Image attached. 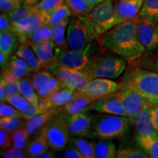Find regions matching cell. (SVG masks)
Here are the masks:
<instances>
[{
	"instance_id": "6da1fadb",
	"label": "cell",
	"mask_w": 158,
	"mask_h": 158,
	"mask_svg": "<svg viewBox=\"0 0 158 158\" xmlns=\"http://www.w3.org/2000/svg\"><path fill=\"white\" fill-rule=\"evenodd\" d=\"M139 18L118 23L97 39L100 49L107 51L133 64L142 58L145 49L138 36Z\"/></svg>"
},
{
	"instance_id": "7a4b0ae2",
	"label": "cell",
	"mask_w": 158,
	"mask_h": 158,
	"mask_svg": "<svg viewBox=\"0 0 158 158\" xmlns=\"http://www.w3.org/2000/svg\"><path fill=\"white\" fill-rule=\"evenodd\" d=\"M126 61L118 55L100 50L90 59L84 69L91 79H114L121 76L126 68Z\"/></svg>"
},
{
	"instance_id": "3957f363",
	"label": "cell",
	"mask_w": 158,
	"mask_h": 158,
	"mask_svg": "<svg viewBox=\"0 0 158 158\" xmlns=\"http://www.w3.org/2000/svg\"><path fill=\"white\" fill-rule=\"evenodd\" d=\"M82 19L96 40L122 22L116 13L114 0H107L94 6Z\"/></svg>"
},
{
	"instance_id": "277c9868",
	"label": "cell",
	"mask_w": 158,
	"mask_h": 158,
	"mask_svg": "<svg viewBox=\"0 0 158 158\" xmlns=\"http://www.w3.org/2000/svg\"><path fill=\"white\" fill-rule=\"evenodd\" d=\"M133 120L127 116L99 114L93 116L92 137L102 140L121 137L129 131Z\"/></svg>"
},
{
	"instance_id": "5b68a950",
	"label": "cell",
	"mask_w": 158,
	"mask_h": 158,
	"mask_svg": "<svg viewBox=\"0 0 158 158\" xmlns=\"http://www.w3.org/2000/svg\"><path fill=\"white\" fill-rule=\"evenodd\" d=\"M126 84L143 96L146 102L155 106L158 102V72L140 70L133 73Z\"/></svg>"
},
{
	"instance_id": "8992f818",
	"label": "cell",
	"mask_w": 158,
	"mask_h": 158,
	"mask_svg": "<svg viewBox=\"0 0 158 158\" xmlns=\"http://www.w3.org/2000/svg\"><path fill=\"white\" fill-rule=\"evenodd\" d=\"M100 51L98 41H92L82 51H74L70 48L56 47L54 55L56 60L65 66L78 70H84L91 59Z\"/></svg>"
},
{
	"instance_id": "52a82bcc",
	"label": "cell",
	"mask_w": 158,
	"mask_h": 158,
	"mask_svg": "<svg viewBox=\"0 0 158 158\" xmlns=\"http://www.w3.org/2000/svg\"><path fill=\"white\" fill-rule=\"evenodd\" d=\"M52 73L68 87L83 92L89 81V76L83 70H78L63 65L56 60L44 68Z\"/></svg>"
},
{
	"instance_id": "ba28073f",
	"label": "cell",
	"mask_w": 158,
	"mask_h": 158,
	"mask_svg": "<svg viewBox=\"0 0 158 158\" xmlns=\"http://www.w3.org/2000/svg\"><path fill=\"white\" fill-rule=\"evenodd\" d=\"M51 149L60 152L64 149L70 140V133L64 114L55 116L43 128Z\"/></svg>"
},
{
	"instance_id": "9c48e42d",
	"label": "cell",
	"mask_w": 158,
	"mask_h": 158,
	"mask_svg": "<svg viewBox=\"0 0 158 158\" xmlns=\"http://www.w3.org/2000/svg\"><path fill=\"white\" fill-rule=\"evenodd\" d=\"M68 48L74 51H82L92 41L95 40L82 17L70 19L67 29L66 35Z\"/></svg>"
},
{
	"instance_id": "30bf717a",
	"label": "cell",
	"mask_w": 158,
	"mask_h": 158,
	"mask_svg": "<svg viewBox=\"0 0 158 158\" xmlns=\"http://www.w3.org/2000/svg\"><path fill=\"white\" fill-rule=\"evenodd\" d=\"M31 83L39 98H48L55 91L66 86L52 73L45 69L34 72Z\"/></svg>"
},
{
	"instance_id": "8fae6325",
	"label": "cell",
	"mask_w": 158,
	"mask_h": 158,
	"mask_svg": "<svg viewBox=\"0 0 158 158\" xmlns=\"http://www.w3.org/2000/svg\"><path fill=\"white\" fill-rule=\"evenodd\" d=\"M116 94L125 108L127 117L132 118V120L147 103L143 96L126 83L121 84Z\"/></svg>"
},
{
	"instance_id": "7c38bea8",
	"label": "cell",
	"mask_w": 158,
	"mask_h": 158,
	"mask_svg": "<svg viewBox=\"0 0 158 158\" xmlns=\"http://www.w3.org/2000/svg\"><path fill=\"white\" fill-rule=\"evenodd\" d=\"M64 118L68 124L70 135L74 137H92V125L93 116L87 110L70 115L64 114Z\"/></svg>"
},
{
	"instance_id": "4fadbf2b",
	"label": "cell",
	"mask_w": 158,
	"mask_h": 158,
	"mask_svg": "<svg viewBox=\"0 0 158 158\" xmlns=\"http://www.w3.org/2000/svg\"><path fill=\"white\" fill-rule=\"evenodd\" d=\"M120 86L121 84L110 79L96 78L91 79L83 92L97 100L115 93L119 89Z\"/></svg>"
},
{
	"instance_id": "5bb4252c",
	"label": "cell",
	"mask_w": 158,
	"mask_h": 158,
	"mask_svg": "<svg viewBox=\"0 0 158 158\" xmlns=\"http://www.w3.org/2000/svg\"><path fill=\"white\" fill-rule=\"evenodd\" d=\"M138 36L148 55L158 50V25L139 19Z\"/></svg>"
},
{
	"instance_id": "9a60e30c",
	"label": "cell",
	"mask_w": 158,
	"mask_h": 158,
	"mask_svg": "<svg viewBox=\"0 0 158 158\" xmlns=\"http://www.w3.org/2000/svg\"><path fill=\"white\" fill-rule=\"evenodd\" d=\"M91 110L100 114L127 116L125 108L116 92L95 100L91 106Z\"/></svg>"
},
{
	"instance_id": "2e32d148",
	"label": "cell",
	"mask_w": 158,
	"mask_h": 158,
	"mask_svg": "<svg viewBox=\"0 0 158 158\" xmlns=\"http://www.w3.org/2000/svg\"><path fill=\"white\" fill-rule=\"evenodd\" d=\"M151 105L146 103L142 109L137 114L133 119V124L135 125L136 133L140 137L151 138L157 137L158 133L154 127L151 116Z\"/></svg>"
},
{
	"instance_id": "e0dca14e",
	"label": "cell",
	"mask_w": 158,
	"mask_h": 158,
	"mask_svg": "<svg viewBox=\"0 0 158 158\" xmlns=\"http://www.w3.org/2000/svg\"><path fill=\"white\" fill-rule=\"evenodd\" d=\"M144 0H114V6L122 22L137 19Z\"/></svg>"
},
{
	"instance_id": "ac0fdd59",
	"label": "cell",
	"mask_w": 158,
	"mask_h": 158,
	"mask_svg": "<svg viewBox=\"0 0 158 158\" xmlns=\"http://www.w3.org/2000/svg\"><path fill=\"white\" fill-rule=\"evenodd\" d=\"M62 111V108H52L46 111L42 112L37 114L36 116L27 120L26 123L25 128L29 135H33L35 134L40 133L48 122L56 116L57 114Z\"/></svg>"
},
{
	"instance_id": "d6986e66",
	"label": "cell",
	"mask_w": 158,
	"mask_h": 158,
	"mask_svg": "<svg viewBox=\"0 0 158 158\" xmlns=\"http://www.w3.org/2000/svg\"><path fill=\"white\" fill-rule=\"evenodd\" d=\"M29 44L30 45L33 51L42 64L43 69L56 60L54 55L56 44L53 40Z\"/></svg>"
},
{
	"instance_id": "ffe728a7",
	"label": "cell",
	"mask_w": 158,
	"mask_h": 158,
	"mask_svg": "<svg viewBox=\"0 0 158 158\" xmlns=\"http://www.w3.org/2000/svg\"><path fill=\"white\" fill-rule=\"evenodd\" d=\"M95 100V99L87 95L84 92H80L73 100L62 107V111L64 114H70V115L86 111L91 109V106Z\"/></svg>"
},
{
	"instance_id": "44dd1931",
	"label": "cell",
	"mask_w": 158,
	"mask_h": 158,
	"mask_svg": "<svg viewBox=\"0 0 158 158\" xmlns=\"http://www.w3.org/2000/svg\"><path fill=\"white\" fill-rule=\"evenodd\" d=\"M80 92L81 91H78L75 89L65 86L64 88L55 91L46 98L51 108H60L73 100Z\"/></svg>"
},
{
	"instance_id": "7402d4cb",
	"label": "cell",
	"mask_w": 158,
	"mask_h": 158,
	"mask_svg": "<svg viewBox=\"0 0 158 158\" xmlns=\"http://www.w3.org/2000/svg\"><path fill=\"white\" fill-rule=\"evenodd\" d=\"M2 69H5V70L9 71L19 81L23 78L27 74L33 73L29 63L24 59L20 58L16 54L11 55L9 57L7 64Z\"/></svg>"
},
{
	"instance_id": "603a6c76",
	"label": "cell",
	"mask_w": 158,
	"mask_h": 158,
	"mask_svg": "<svg viewBox=\"0 0 158 158\" xmlns=\"http://www.w3.org/2000/svg\"><path fill=\"white\" fill-rule=\"evenodd\" d=\"M21 43L19 35L13 29L0 32V51L8 56L16 51Z\"/></svg>"
},
{
	"instance_id": "cb8c5ba5",
	"label": "cell",
	"mask_w": 158,
	"mask_h": 158,
	"mask_svg": "<svg viewBox=\"0 0 158 158\" xmlns=\"http://www.w3.org/2000/svg\"><path fill=\"white\" fill-rule=\"evenodd\" d=\"M15 54L29 63L33 73L43 69L42 64L27 41L21 43L19 48L15 51Z\"/></svg>"
},
{
	"instance_id": "d4e9b609",
	"label": "cell",
	"mask_w": 158,
	"mask_h": 158,
	"mask_svg": "<svg viewBox=\"0 0 158 158\" xmlns=\"http://www.w3.org/2000/svg\"><path fill=\"white\" fill-rule=\"evenodd\" d=\"M49 147L50 145L43 129L37 138L29 142L27 147V152L29 157L36 158L38 155L48 151Z\"/></svg>"
},
{
	"instance_id": "484cf974",
	"label": "cell",
	"mask_w": 158,
	"mask_h": 158,
	"mask_svg": "<svg viewBox=\"0 0 158 158\" xmlns=\"http://www.w3.org/2000/svg\"><path fill=\"white\" fill-rule=\"evenodd\" d=\"M138 18L158 25V0H144Z\"/></svg>"
},
{
	"instance_id": "4316f807",
	"label": "cell",
	"mask_w": 158,
	"mask_h": 158,
	"mask_svg": "<svg viewBox=\"0 0 158 158\" xmlns=\"http://www.w3.org/2000/svg\"><path fill=\"white\" fill-rule=\"evenodd\" d=\"M19 87L21 94L29 102L33 103L37 107L39 96L33 86L32 83H31V76H29V73L19 81Z\"/></svg>"
},
{
	"instance_id": "83f0119b",
	"label": "cell",
	"mask_w": 158,
	"mask_h": 158,
	"mask_svg": "<svg viewBox=\"0 0 158 158\" xmlns=\"http://www.w3.org/2000/svg\"><path fill=\"white\" fill-rule=\"evenodd\" d=\"M70 21V19L68 18L52 27V40H54L56 47L69 48L68 43H67L66 35L67 29H68Z\"/></svg>"
},
{
	"instance_id": "f1b7e54d",
	"label": "cell",
	"mask_w": 158,
	"mask_h": 158,
	"mask_svg": "<svg viewBox=\"0 0 158 158\" xmlns=\"http://www.w3.org/2000/svg\"><path fill=\"white\" fill-rule=\"evenodd\" d=\"M136 143L149 155V157L158 158V136L143 138L135 136Z\"/></svg>"
},
{
	"instance_id": "f546056e",
	"label": "cell",
	"mask_w": 158,
	"mask_h": 158,
	"mask_svg": "<svg viewBox=\"0 0 158 158\" xmlns=\"http://www.w3.org/2000/svg\"><path fill=\"white\" fill-rule=\"evenodd\" d=\"M116 147L113 142L100 141L94 143V153L97 158L116 157Z\"/></svg>"
},
{
	"instance_id": "4dcf8cb0",
	"label": "cell",
	"mask_w": 158,
	"mask_h": 158,
	"mask_svg": "<svg viewBox=\"0 0 158 158\" xmlns=\"http://www.w3.org/2000/svg\"><path fill=\"white\" fill-rule=\"evenodd\" d=\"M65 2L70 8L72 15L76 17L85 16L93 8L87 0H65Z\"/></svg>"
},
{
	"instance_id": "1f68e13d",
	"label": "cell",
	"mask_w": 158,
	"mask_h": 158,
	"mask_svg": "<svg viewBox=\"0 0 158 158\" xmlns=\"http://www.w3.org/2000/svg\"><path fill=\"white\" fill-rule=\"evenodd\" d=\"M72 15L71 11L67 3L64 2L59 5L52 12L49 13V20L48 24L51 27H54L57 23L62 22L64 20L68 19Z\"/></svg>"
},
{
	"instance_id": "d6a6232c",
	"label": "cell",
	"mask_w": 158,
	"mask_h": 158,
	"mask_svg": "<svg viewBox=\"0 0 158 158\" xmlns=\"http://www.w3.org/2000/svg\"><path fill=\"white\" fill-rule=\"evenodd\" d=\"M27 120L19 116H5L0 118V127L10 133L25 127Z\"/></svg>"
},
{
	"instance_id": "836d02e7",
	"label": "cell",
	"mask_w": 158,
	"mask_h": 158,
	"mask_svg": "<svg viewBox=\"0 0 158 158\" xmlns=\"http://www.w3.org/2000/svg\"><path fill=\"white\" fill-rule=\"evenodd\" d=\"M70 142H72L73 143H74L76 146L79 151L84 155V158L95 157L94 142L89 141L88 140L80 137L70 138Z\"/></svg>"
},
{
	"instance_id": "e575fe53",
	"label": "cell",
	"mask_w": 158,
	"mask_h": 158,
	"mask_svg": "<svg viewBox=\"0 0 158 158\" xmlns=\"http://www.w3.org/2000/svg\"><path fill=\"white\" fill-rule=\"evenodd\" d=\"M50 40H52V27L48 23L42 26L35 32L27 37V40L29 43H40Z\"/></svg>"
},
{
	"instance_id": "d590c367",
	"label": "cell",
	"mask_w": 158,
	"mask_h": 158,
	"mask_svg": "<svg viewBox=\"0 0 158 158\" xmlns=\"http://www.w3.org/2000/svg\"><path fill=\"white\" fill-rule=\"evenodd\" d=\"M37 10L35 7V6H31V7H27V6L22 5L15 10L12 11L11 13H8V17L10 23L12 24V27L15 25L21 20L28 18L30 15H33L35 12H37Z\"/></svg>"
},
{
	"instance_id": "8d00e7d4",
	"label": "cell",
	"mask_w": 158,
	"mask_h": 158,
	"mask_svg": "<svg viewBox=\"0 0 158 158\" xmlns=\"http://www.w3.org/2000/svg\"><path fill=\"white\" fill-rule=\"evenodd\" d=\"M10 136L13 147L23 150L27 149L30 135L27 133L25 127L12 132L10 133Z\"/></svg>"
},
{
	"instance_id": "74e56055",
	"label": "cell",
	"mask_w": 158,
	"mask_h": 158,
	"mask_svg": "<svg viewBox=\"0 0 158 158\" xmlns=\"http://www.w3.org/2000/svg\"><path fill=\"white\" fill-rule=\"evenodd\" d=\"M21 94L19 81L9 83L0 80V100L6 102V100L14 94Z\"/></svg>"
},
{
	"instance_id": "f35d334b",
	"label": "cell",
	"mask_w": 158,
	"mask_h": 158,
	"mask_svg": "<svg viewBox=\"0 0 158 158\" xmlns=\"http://www.w3.org/2000/svg\"><path fill=\"white\" fill-rule=\"evenodd\" d=\"M118 158H148L149 157L141 147L119 148L116 152Z\"/></svg>"
},
{
	"instance_id": "ab89813d",
	"label": "cell",
	"mask_w": 158,
	"mask_h": 158,
	"mask_svg": "<svg viewBox=\"0 0 158 158\" xmlns=\"http://www.w3.org/2000/svg\"><path fill=\"white\" fill-rule=\"evenodd\" d=\"M6 102L13 106L22 113L27 110L30 103V102H29L21 94L10 96L6 100Z\"/></svg>"
},
{
	"instance_id": "60d3db41",
	"label": "cell",
	"mask_w": 158,
	"mask_h": 158,
	"mask_svg": "<svg viewBox=\"0 0 158 158\" xmlns=\"http://www.w3.org/2000/svg\"><path fill=\"white\" fill-rule=\"evenodd\" d=\"M64 1L65 0H41L35 6L37 10L45 12L49 14Z\"/></svg>"
},
{
	"instance_id": "b9f144b4",
	"label": "cell",
	"mask_w": 158,
	"mask_h": 158,
	"mask_svg": "<svg viewBox=\"0 0 158 158\" xmlns=\"http://www.w3.org/2000/svg\"><path fill=\"white\" fill-rule=\"evenodd\" d=\"M1 156L4 158H25L29 157L27 152L26 153L23 149L12 147L7 149H1Z\"/></svg>"
},
{
	"instance_id": "7bdbcfd3",
	"label": "cell",
	"mask_w": 158,
	"mask_h": 158,
	"mask_svg": "<svg viewBox=\"0 0 158 158\" xmlns=\"http://www.w3.org/2000/svg\"><path fill=\"white\" fill-rule=\"evenodd\" d=\"M23 5L22 2L19 0H0V9L1 13L8 14Z\"/></svg>"
},
{
	"instance_id": "ee69618b",
	"label": "cell",
	"mask_w": 158,
	"mask_h": 158,
	"mask_svg": "<svg viewBox=\"0 0 158 158\" xmlns=\"http://www.w3.org/2000/svg\"><path fill=\"white\" fill-rule=\"evenodd\" d=\"M0 116H1V117L19 116V117L23 118L22 112L16 109L11 105H7L4 102H1V104H0Z\"/></svg>"
},
{
	"instance_id": "f6af8a7d",
	"label": "cell",
	"mask_w": 158,
	"mask_h": 158,
	"mask_svg": "<svg viewBox=\"0 0 158 158\" xmlns=\"http://www.w3.org/2000/svg\"><path fill=\"white\" fill-rule=\"evenodd\" d=\"M63 157L65 158H84V155L72 142H69L67 147L64 148Z\"/></svg>"
},
{
	"instance_id": "bcb514c9",
	"label": "cell",
	"mask_w": 158,
	"mask_h": 158,
	"mask_svg": "<svg viewBox=\"0 0 158 158\" xmlns=\"http://www.w3.org/2000/svg\"><path fill=\"white\" fill-rule=\"evenodd\" d=\"M142 66L146 70L158 72V54L146 59L143 62Z\"/></svg>"
},
{
	"instance_id": "7dc6e473",
	"label": "cell",
	"mask_w": 158,
	"mask_h": 158,
	"mask_svg": "<svg viewBox=\"0 0 158 158\" xmlns=\"http://www.w3.org/2000/svg\"><path fill=\"white\" fill-rule=\"evenodd\" d=\"M10 147H12L10 133L7 130L1 128L0 130V147H1V149H7Z\"/></svg>"
},
{
	"instance_id": "c3c4849f",
	"label": "cell",
	"mask_w": 158,
	"mask_h": 158,
	"mask_svg": "<svg viewBox=\"0 0 158 158\" xmlns=\"http://www.w3.org/2000/svg\"><path fill=\"white\" fill-rule=\"evenodd\" d=\"M13 29V27L7 13H1L0 15V32L7 31Z\"/></svg>"
},
{
	"instance_id": "681fc988",
	"label": "cell",
	"mask_w": 158,
	"mask_h": 158,
	"mask_svg": "<svg viewBox=\"0 0 158 158\" xmlns=\"http://www.w3.org/2000/svg\"><path fill=\"white\" fill-rule=\"evenodd\" d=\"M38 114H40V110L38 109V108H37V106H35L33 103H31V102L29 103V108H27V110H25L24 112L22 113L23 118L27 120H27L31 119V118H33Z\"/></svg>"
},
{
	"instance_id": "f907efd6",
	"label": "cell",
	"mask_w": 158,
	"mask_h": 158,
	"mask_svg": "<svg viewBox=\"0 0 158 158\" xmlns=\"http://www.w3.org/2000/svg\"><path fill=\"white\" fill-rule=\"evenodd\" d=\"M150 111L153 125L158 133V106H151Z\"/></svg>"
},
{
	"instance_id": "816d5d0a",
	"label": "cell",
	"mask_w": 158,
	"mask_h": 158,
	"mask_svg": "<svg viewBox=\"0 0 158 158\" xmlns=\"http://www.w3.org/2000/svg\"><path fill=\"white\" fill-rule=\"evenodd\" d=\"M9 57L7 55L4 54L3 52H1L0 51V67H1V69L3 68L4 67L6 66V64H7L9 60Z\"/></svg>"
},
{
	"instance_id": "f5cc1de1",
	"label": "cell",
	"mask_w": 158,
	"mask_h": 158,
	"mask_svg": "<svg viewBox=\"0 0 158 158\" xmlns=\"http://www.w3.org/2000/svg\"><path fill=\"white\" fill-rule=\"evenodd\" d=\"M54 151V149H52L51 151H48H48L45 152H43L41 154V155L37 156L36 158H54V157H56V155Z\"/></svg>"
},
{
	"instance_id": "db71d44e",
	"label": "cell",
	"mask_w": 158,
	"mask_h": 158,
	"mask_svg": "<svg viewBox=\"0 0 158 158\" xmlns=\"http://www.w3.org/2000/svg\"><path fill=\"white\" fill-rule=\"evenodd\" d=\"M40 1H41V0H24L23 5L27 6V7H31V6H34L36 5Z\"/></svg>"
},
{
	"instance_id": "11a10c76",
	"label": "cell",
	"mask_w": 158,
	"mask_h": 158,
	"mask_svg": "<svg viewBox=\"0 0 158 158\" xmlns=\"http://www.w3.org/2000/svg\"><path fill=\"white\" fill-rule=\"evenodd\" d=\"M89 3L92 5V7H94V6L99 5V4L105 1H107V0H87Z\"/></svg>"
},
{
	"instance_id": "9f6ffc18",
	"label": "cell",
	"mask_w": 158,
	"mask_h": 158,
	"mask_svg": "<svg viewBox=\"0 0 158 158\" xmlns=\"http://www.w3.org/2000/svg\"><path fill=\"white\" fill-rule=\"evenodd\" d=\"M19 1H21V2H23H23H24V0H19Z\"/></svg>"
},
{
	"instance_id": "6f0895ef",
	"label": "cell",
	"mask_w": 158,
	"mask_h": 158,
	"mask_svg": "<svg viewBox=\"0 0 158 158\" xmlns=\"http://www.w3.org/2000/svg\"><path fill=\"white\" fill-rule=\"evenodd\" d=\"M155 106H158V102H157V104H156V105H155Z\"/></svg>"
}]
</instances>
